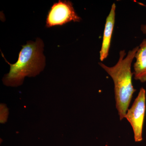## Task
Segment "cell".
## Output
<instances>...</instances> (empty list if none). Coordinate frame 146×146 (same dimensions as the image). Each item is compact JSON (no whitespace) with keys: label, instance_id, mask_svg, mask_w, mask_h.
Returning <instances> with one entry per match:
<instances>
[{"label":"cell","instance_id":"6","mask_svg":"<svg viewBox=\"0 0 146 146\" xmlns=\"http://www.w3.org/2000/svg\"><path fill=\"white\" fill-rule=\"evenodd\" d=\"M133 65L134 79L141 82H146V39H144L139 46Z\"/></svg>","mask_w":146,"mask_h":146},{"label":"cell","instance_id":"1","mask_svg":"<svg viewBox=\"0 0 146 146\" xmlns=\"http://www.w3.org/2000/svg\"><path fill=\"white\" fill-rule=\"evenodd\" d=\"M44 44L39 38L35 42L29 41L22 46L18 60L14 64L7 60L3 53L2 55L10 66V70L3 78L4 84L7 86L17 87L23 84L26 77H35L43 70L45 66V57L43 54Z\"/></svg>","mask_w":146,"mask_h":146},{"label":"cell","instance_id":"2","mask_svg":"<svg viewBox=\"0 0 146 146\" xmlns=\"http://www.w3.org/2000/svg\"><path fill=\"white\" fill-rule=\"evenodd\" d=\"M138 48L139 46H137L129 50L125 58V51L121 50L117 63L113 67L99 63L114 81L116 107L120 120L125 117L133 94L136 91L132 84L133 74L131 72V65Z\"/></svg>","mask_w":146,"mask_h":146},{"label":"cell","instance_id":"8","mask_svg":"<svg viewBox=\"0 0 146 146\" xmlns=\"http://www.w3.org/2000/svg\"><path fill=\"white\" fill-rule=\"evenodd\" d=\"M141 30L144 34L146 35V25H141Z\"/></svg>","mask_w":146,"mask_h":146},{"label":"cell","instance_id":"3","mask_svg":"<svg viewBox=\"0 0 146 146\" xmlns=\"http://www.w3.org/2000/svg\"><path fill=\"white\" fill-rule=\"evenodd\" d=\"M81 20L71 1L59 0L52 5L48 12L46 27L62 26L70 22H79Z\"/></svg>","mask_w":146,"mask_h":146},{"label":"cell","instance_id":"5","mask_svg":"<svg viewBox=\"0 0 146 146\" xmlns=\"http://www.w3.org/2000/svg\"><path fill=\"white\" fill-rule=\"evenodd\" d=\"M116 8V5L115 3H113L110 12L106 21L101 49L100 52V60L102 61L106 59L109 54L111 39L115 26Z\"/></svg>","mask_w":146,"mask_h":146},{"label":"cell","instance_id":"4","mask_svg":"<svg viewBox=\"0 0 146 146\" xmlns=\"http://www.w3.org/2000/svg\"><path fill=\"white\" fill-rule=\"evenodd\" d=\"M146 111V91L141 88L132 106L128 109L125 118L133 129L136 142L143 141V129Z\"/></svg>","mask_w":146,"mask_h":146},{"label":"cell","instance_id":"7","mask_svg":"<svg viewBox=\"0 0 146 146\" xmlns=\"http://www.w3.org/2000/svg\"><path fill=\"white\" fill-rule=\"evenodd\" d=\"M9 115V110L5 104H1V123H4L7 121Z\"/></svg>","mask_w":146,"mask_h":146}]
</instances>
